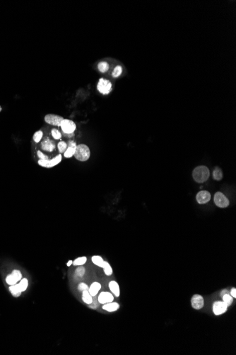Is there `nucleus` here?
<instances>
[{
    "label": "nucleus",
    "instance_id": "f257e3e1",
    "mask_svg": "<svg viewBox=\"0 0 236 355\" xmlns=\"http://www.w3.org/2000/svg\"><path fill=\"white\" fill-rule=\"evenodd\" d=\"M210 175L209 169L206 166L197 167L193 170L192 177L197 183H204L208 180Z\"/></svg>",
    "mask_w": 236,
    "mask_h": 355
},
{
    "label": "nucleus",
    "instance_id": "f03ea898",
    "mask_svg": "<svg viewBox=\"0 0 236 355\" xmlns=\"http://www.w3.org/2000/svg\"><path fill=\"white\" fill-rule=\"evenodd\" d=\"M74 155L76 159L81 161V162H84V161L88 160L90 157V149L86 145L80 144L76 146Z\"/></svg>",
    "mask_w": 236,
    "mask_h": 355
},
{
    "label": "nucleus",
    "instance_id": "7ed1b4c3",
    "mask_svg": "<svg viewBox=\"0 0 236 355\" xmlns=\"http://www.w3.org/2000/svg\"><path fill=\"white\" fill-rule=\"evenodd\" d=\"M214 203L217 205V206L222 208H227L230 204L229 199L221 192H217L215 193V195H214Z\"/></svg>",
    "mask_w": 236,
    "mask_h": 355
},
{
    "label": "nucleus",
    "instance_id": "20e7f679",
    "mask_svg": "<svg viewBox=\"0 0 236 355\" xmlns=\"http://www.w3.org/2000/svg\"><path fill=\"white\" fill-rule=\"evenodd\" d=\"M97 89L102 94H108L112 90V84L108 79L100 78L97 85Z\"/></svg>",
    "mask_w": 236,
    "mask_h": 355
},
{
    "label": "nucleus",
    "instance_id": "39448f33",
    "mask_svg": "<svg viewBox=\"0 0 236 355\" xmlns=\"http://www.w3.org/2000/svg\"><path fill=\"white\" fill-rule=\"evenodd\" d=\"M228 306L223 301H217L213 304V312L215 316H221L228 310Z\"/></svg>",
    "mask_w": 236,
    "mask_h": 355
},
{
    "label": "nucleus",
    "instance_id": "423d86ee",
    "mask_svg": "<svg viewBox=\"0 0 236 355\" xmlns=\"http://www.w3.org/2000/svg\"><path fill=\"white\" fill-rule=\"evenodd\" d=\"M61 130L65 134H71L76 130V124L74 121L68 120V119H64L60 125Z\"/></svg>",
    "mask_w": 236,
    "mask_h": 355
},
{
    "label": "nucleus",
    "instance_id": "0eeeda50",
    "mask_svg": "<svg viewBox=\"0 0 236 355\" xmlns=\"http://www.w3.org/2000/svg\"><path fill=\"white\" fill-rule=\"evenodd\" d=\"M61 160V155H58L57 157H54L52 159H45V160H38V165H40L43 167H46V168H51V167L55 166V165H58Z\"/></svg>",
    "mask_w": 236,
    "mask_h": 355
},
{
    "label": "nucleus",
    "instance_id": "6e6552de",
    "mask_svg": "<svg viewBox=\"0 0 236 355\" xmlns=\"http://www.w3.org/2000/svg\"><path fill=\"white\" fill-rule=\"evenodd\" d=\"M45 121L48 124L55 125V126H60L61 122L64 121V119L58 115L47 114L45 116Z\"/></svg>",
    "mask_w": 236,
    "mask_h": 355
},
{
    "label": "nucleus",
    "instance_id": "1a4fd4ad",
    "mask_svg": "<svg viewBox=\"0 0 236 355\" xmlns=\"http://www.w3.org/2000/svg\"><path fill=\"white\" fill-rule=\"evenodd\" d=\"M191 306L195 310H200L204 306V297L199 294H194L191 298Z\"/></svg>",
    "mask_w": 236,
    "mask_h": 355
},
{
    "label": "nucleus",
    "instance_id": "9d476101",
    "mask_svg": "<svg viewBox=\"0 0 236 355\" xmlns=\"http://www.w3.org/2000/svg\"><path fill=\"white\" fill-rule=\"evenodd\" d=\"M98 303L100 304H106L114 301L113 294L108 292H102L98 297Z\"/></svg>",
    "mask_w": 236,
    "mask_h": 355
},
{
    "label": "nucleus",
    "instance_id": "9b49d317",
    "mask_svg": "<svg viewBox=\"0 0 236 355\" xmlns=\"http://www.w3.org/2000/svg\"><path fill=\"white\" fill-rule=\"evenodd\" d=\"M197 201L199 204H205L211 200V193L207 191H201L197 194L196 196Z\"/></svg>",
    "mask_w": 236,
    "mask_h": 355
},
{
    "label": "nucleus",
    "instance_id": "f8f14e48",
    "mask_svg": "<svg viewBox=\"0 0 236 355\" xmlns=\"http://www.w3.org/2000/svg\"><path fill=\"white\" fill-rule=\"evenodd\" d=\"M77 145H76V143L73 140H70L68 142V147H67L66 151L64 152V157L67 158L71 157L74 155L75 150H76Z\"/></svg>",
    "mask_w": 236,
    "mask_h": 355
},
{
    "label": "nucleus",
    "instance_id": "ddd939ff",
    "mask_svg": "<svg viewBox=\"0 0 236 355\" xmlns=\"http://www.w3.org/2000/svg\"><path fill=\"white\" fill-rule=\"evenodd\" d=\"M109 289L110 292L115 297H119L120 296V285L116 281H111L108 284Z\"/></svg>",
    "mask_w": 236,
    "mask_h": 355
},
{
    "label": "nucleus",
    "instance_id": "4468645a",
    "mask_svg": "<svg viewBox=\"0 0 236 355\" xmlns=\"http://www.w3.org/2000/svg\"><path fill=\"white\" fill-rule=\"evenodd\" d=\"M102 308L104 310H106V311H107V312H109V313L115 312V311H117L119 308H120V305H119L118 303L112 301V302L103 304Z\"/></svg>",
    "mask_w": 236,
    "mask_h": 355
},
{
    "label": "nucleus",
    "instance_id": "2eb2a0df",
    "mask_svg": "<svg viewBox=\"0 0 236 355\" xmlns=\"http://www.w3.org/2000/svg\"><path fill=\"white\" fill-rule=\"evenodd\" d=\"M101 289V284L98 282H94L91 284L88 288V292L93 297L96 296Z\"/></svg>",
    "mask_w": 236,
    "mask_h": 355
},
{
    "label": "nucleus",
    "instance_id": "dca6fc26",
    "mask_svg": "<svg viewBox=\"0 0 236 355\" xmlns=\"http://www.w3.org/2000/svg\"><path fill=\"white\" fill-rule=\"evenodd\" d=\"M41 147L43 150L47 151V152H52L55 148V144L54 142L49 140V139H47L46 140H44L41 144Z\"/></svg>",
    "mask_w": 236,
    "mask_h": 355
},
{
    "label": "nucleus",
    "instance_id": "f3484780",
    "mask_svg": "<svg viewBox=\"0 0 236 355\" xmlns=\"http://www.w3.org/2000/svg\"><path fill=\"white\" fill-rule=\"evenodd\" d=\"M82 300L87 305H90L92 303L93 296L90 294L88 290L83 291L82 292Z\"/></svg>",
    "mask_w": 236,
    "mask_h": 355
},
{
    "label": "nucleus",
    "instance_id": "a211bd4d",
    "mask_svg": "<svg viewBox=\"0 0 236 355\" xmlns=\"http://www.w3.org/2000/svg\"><path fill=\"white\" fill-rule=\"evenodd\" d=\"M91 260H92V262L94 263L95 265L100 267V268H102L103 265V263L105 262V260L103 259V257L98 256V255H94V256H93L92 258H91Z\"/></svg>",
    "mask_w": 236,
    "mask_h": 355
},
{
    "label": "nucleus",
    "instance_id": "6ab92c4d",
    "mask_svg": "<svg viewBox=\"0 0 236 355\" xmlns=\"http://www.w3.org/2000/svg\"><path fill=\"white\" fill-rule=\"evenodd\" d=\"M9 292H11V294L13 295V296L15 297H18L20 295L22 292H21V291L20 290V288L19 286V284H16L14 285H12V286H10L9 287Z\"/></svg>",
    "mask_w": 236,
    "mask_h": 355
},
{
    "label": "nucleus",
    "instance_id": "aec40b11",
    "mask_svg": "<svg viewBox=\"0 0 236 355\" xmlns=\"http://www.w3.org/2000/svg\"><path fill=\"white\" fill-rule=\"evenodd\" d=\"M213 178L217 181L221 180L222 178H223V172H222V170L219 167H217L214 169Z\"/></svg>",
    "mask_w": 236,
    "mask_h": 355
},
{
    "label": "nucleus",
    "instance_id": "412c9836",
    "mask_svg": "<svg viewBox=\"0 0 236 355\" xmlns=\"http://www.w3.org/2000/svg\"><path fill=\"white\" fill-rule=\"evenodd\" d=\"M102 268L103 269L104 273L106 276H111V275L112 274L113 271H112V267L110 266V264H109L108 262H106V261H105Z\"/></svg>",
    "mask_w": 236,
    "mask_h": 355
},
{
    "label": "nucleus",
    "instance_id": "4be33fe9",
    "mask_svg": "<svg viewBox=\"0 0 236 355\" xmlns=\"http://www.w3.org/2000/svg\"><path fill=\"white\" fill-rule=\"evenodd\" d=\"M87 262V257H81L76 258V260L73 261L72 264L74 266H83Z\"/></svg>",
    "mask_w": 236,
    "mask_h": 355
},
{
    "label": "nucleus",
    "instance_id": "5701e85b",
    "mask_svg": "<svg viewBox=\"0 0 236 355\" xmlns=\"http://www.w3.org/2000/svg\"><path fill=\"white\" fill-rule=\"evenodd\" d=\"M222 298H223V301L227 305L228 307L231 306V305L233 304V298L231 296V294H229V293L224 294L223 296H222Z\"/></svg>",
    "mask_w": 236,
    "mask_h": 355
},
{
    "label": "nucleus",
    "instance_id": "b1692460",
    "mask_svg": "<svg viewBox=\"0 0 236 355\" xmlns=\"http://www.w3.org/2000/svg\"><path fill=\"white\" fill-rule=\"evenodd\" d=\"M28 279L26 278L21 279V281H20V283L19 284V286L20 288V290L21 291V292H25L28 288Z\"/></svg>",
    "mask_w": 236,
    "mask_h": 355
},
{
    "label": "nucleus",
    "instance_id": "393cba45",
    "mask_svg": "<svg viewBox=\"0 0 236 355\" xmlns=\"http://www.w3.org/2000/svg\"><path fill=\"white\" fill-rule=\"evenodd\" d=\"M86 273V269L83 266H79L78 268L75 270V276L76 277H83Z\"/></svg>",
    "mask_w": 236,
    "mask_h": 355
},
{
    "label": "nucleus",
    "instance_id": "a878e982",
    "mask_svg": "<svg viewBox=\"0 0 236 355\" xmlns=\"http://www.w3.org/2000/svg\"><path fill=\"white\" fill-rule=\"evenodd\" d=\"M98 68L100 73H106V72L108 71L109 69L108 63H106V62H101V63L98 64Z\"/></svg>",
    "mask_w": 236,
    "mask_h": 355
},
{
    "label": "nucleus",
    "instance_id": "bb28decb",
    "mask_svg": "<svg viewBox=\"0 0 236 355\" xmlns=\"http://www.w3.org/2000/svg\"><path fill=\"white\" fill-rule=\"evenodd\" d=\"M6 282H7L9 285H10V286H12V285L17 284L18 282H17L16 279L15 277L13 276V274H10L8 275V276H7V278H6Z\"/></svg>",
    "mask_w": 236,
    "mask_h": 355
},
{
    "label": "nucleus",
    "instance_id": "cd10ccee",
    "mask_svg": "<svg viewBox=\"0 0 236 355\" xmlns=\"http://www.w3.org/2000/svg\"><path fill=\"white\" fill-rule=\"evenodd\" d=\"M57 147H58L59 153H63L66 151V150L67 148V144L64 141H61V142H59L58 143V145H57Z\"/></svg>",
    "mask_w": 236,
    "mask_h": 355
},
{
    "label": "nucleus",
    "instance_id": "c85d7f7f",
    "mask_svg": "<svg viewBox=\"0 0 236 355\" xmlns=\"http://www.w3.org/2000/svg\"><path fill=\"white\" fill-rule=\"evenodd\" d=\"M122 67L120 66V65H118V66L115 67V68L114 69L113 72H112V77H118L120 75L122 74Z\"/></svg>",
    "mask_w": 236,
    "mask_h": 355
},
{
    "label": "nucleus",
    "instance_id": "c756f323",
    "mask_svg": "<svg viewBox=\"0 0 236 355\" xmlns=\"http://www.w3.org/2000/svg\"><path fill=\"white\" fill-rule=\"evenodd\" d=\"M42 137H43V132L41 131H37V132L34 134V135H33V140H34V141L35 143H39L40 140Z\"/></svg>",
    "mask_w": 236,
    "mask_h": 355
},
{
    "label": "nucleus",
    "instance_id": "7c9ffc66",
    "mask_svg": "<svg viewBox=\"0 0 236 355\" xmlns=\"http://www.w3.org/2000/svg\"><path fill=\"white\" fill-rule=\"evenodd\" d=\"M51 133H52V137H54L55 139L58 140V139H60L61 138V133L59 132V131L58 130H57V129H55V128L52 129V131H51Z\"/></svg>",
    "mask_w": 236,
    "mask_h": 355
},
{
    "label": "nucleus",
    "instance_id": "2f4dec72",
    "mask_svg": "<svg viewBox=\"0 0 236 355\" xmlns=\"http://www.w3.org/2000/svg\"><path fill=\"white\" fill-rule=\"evenodd\" d=\"M11 274H12L13 276L15 277L16 279L17 280V282H19V281H21V279H22V274H21V273L19 270H13Z\"/></svg>",
    "mask_w": 236,
    "mask_h": 355
},
{
    "label": "nucleus",
    "instance_id": "473e14b6",
    "mask_svg": "<svg viewBox=\"0 0 236 355\" xmlns=\"http://www.w3.org/2000/svg\"><path fill=\"white\" fill-rule=\"evenodd\" d=\"M88 288L89 287L88 286V285H87L86 284H85V283H84V282H81L78 285V290L81 291V292L88 290Z\"/></svg>",
    "mask_w": 236,
    "mask_h": 355
},
{
    "label": "nucleus",
    "instance_id": "72a5a7b5",
    "mask_svg": "<svg viewBox=\"0 0 236 355\" xmlns=\"http://www.w3.org/2000/svg\"><path fill=\"white\" fill-rule=\"evenodd\" d=\"M98 301H97L96 299H94V297H93V301H92V303L90 305H88L89 307L93 309H97V308L98 307Z\"/></svg>",
    "mask_w": 236,
    "mask_h": 355
},
{
    "label": "nucleus",
    "instance_id": "f704fd0d",
    "mask_svg": "<svg viewBox=\"0 0 236 355\" xmlns=\"http://www.w3.org/2000/svg\"><path fill=\"white\" fill-rule=\"evenodd\" d=\"M37 156H38L40 159H41V160H45V159H48V157H47V155H45L42 152H41V151H40V150L37 151Z\"/></svg>",
    "mask_w": 236,
    "mask_h": 355
},
{
    "label": "nucleus",
    "instance_id": "c9c22d12",
    "mask_svg": "<svg viewBox=\"0 0 236 355\" xmlns=\"http://www.w3.org/2000/svg\"><path fill=\"white\" fill-rule=\"evenodd\" d=\"M230 294H231V296L233 297V298H236V289L235 287H233V288H232L231 289V292H230Z\"/></svg>",
    "mask_w": 236,
    "mask_h": 355
},
{
    "label": "nucleus",
    "instance_id": "e433bc0d",
    "mask_svg": "<svg viewBox=\"0 0 236 355\" xmlns=\"http://www.w3.org/2000/svg\"><path fill=\"white\" fill-rule=\"evenodd\" d=\"M228 293H229V292H228V289H223V290L222 291V292H221V296H223L224 294H228Z\"/></svg>",
    "mask_w": 236,
    "mask_h": 355
},
{
    "label": "nucleus",
    "instance_id": "4c0bfd02",
    "mask_svg": "<svg viewBox=\"0 0 236 355\" xmlns=\"http://www.w3.org/2000/svg\"><path fill=\"white\" fill-rule=\"evenodd\" d=\"M72 262H73V261H72V260H69V261H68V262H67V267H70L71 265L72 264Z\"/></svg>",
    "mask_w": 236,
    "mask_h": 355
},
{
    "label": "nucleus",
    "instance_id": "58836bf2",
    "mask_svg": "<svg viewBox=\"0 0 236 355\" xmlns=\"http://www.w3.org/2000/svg\"><path fill=\"white\" fill-rule=\"evenodd\" d=\"M1 111V107H0V111Z\"/></svg>",
    "mask_w": 236,
    "mask_h": 355
}]
</instances>
